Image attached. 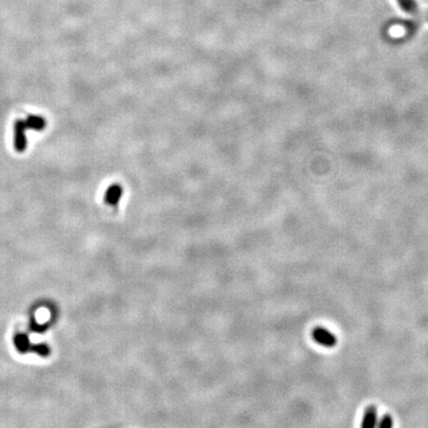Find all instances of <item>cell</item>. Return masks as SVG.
<instances>
[{"mask_svg":"<svg viewBox=\"0 0 428 428\" xmlns=\"http://www.w3.org/2000/svg\"><path fill=\"white\" fill-rule=\"evenodd\" d=\"M123 189L118 184H113L108 187L105 193V201L110 205H117L121 199Z\"/></svg>","mask_w":428,"mask_h":428,"instance_id":"cell-3","label":"cell"},{"mask_svg":"<svg viewBox=\"0 0 428 428\" xmlns=\"http://www.w3.org/2000/svg\"><path fill=\"white\" fill-rule=\"evenodd\" d=\"M312 338L314 341L324 347H334L337 344L336 336L326 328L316 327L312 331Z\"/></svg>","mask_w":428,"mask_h":428,"instance_id":"cell-1","label":"cell"},{"mask_svg":"<svg viewBox=\"0 0 428 428\" xmlns=\"http://www.w3.org/2000/svg\"><path fill=\"white\" fill-rule=\"evenodd\" d=\"M393 426H394L393 418H392L391 416H389V415L384 416V417L381 419V421L379 422V424H378V427L382 428H392Z\"/></svg>","mask_w":428,"mask_h":428,"instance_id":"cell-9","label":"cell"},{"mask_svg":"<svg viewBox=\"0 0 428 428\" xmlns=\"http://www.w3.org/2000/svg\"><path fill=\"white\" fill-rule=\"evenodd\" d=\"M28 129H32L35 131H42L46 126V120L37 115H30L25 120Z\"/></svg>","mask_w":428,"mask_h":428,"instance_id":"cell-6","label":"cell"},{"mask_svg":"<svg viewBox=\"0 0 428 428\" xmlns=\"http://www.w3.org/2000/svg\"><path fill=\"white\" fill-rule=\"evenodd\" d=\"M31 329L35 332H43L47 329V326L45 324H41V323H37V322H32L31 323Z\"/></svg>","mask_w":428,"mask_h":428,"instance_id":"cell-10","label":"cell"},{"mask_svg":"<svg viewBox=\"0 0 428 428\" xmlns=\"http://www.w3.org/2000/svg\"><path fill=\"white\" fill-rule=\"evenodd\" d=\"M13 343H14L15 348L21 353H26V352L31 350L32 344L30 342L28 335H26V334H23V333L16 334L14 339H13Z\"/></svg>","mask_w":428,"mask_h":428,"instance_id":"cell-5","label":"cell"},{"mask_svg":"<svg viewBox=\"0 0 428 428\" xmlns=\"http://www.w3.org/2000/svg\"><path fill=\"white\" fill-rule=\"evenodd\" d=\"M401 8L408 13H416L418 11V4L416 0H397Z\"/></svg>","mask_w":428,"mask_h":428,"instance_id":"cell-7","label":"cell"},{"mask_svg":"<svg viewBox=\"0 0 428 428\" xmlns=\"http://www.w3.org/2000/svg\"><path fill=\"white\" fill-rule=\"evenodd\" d=\"M34 353L42 356V357H46L51 353V349L50 347L45 344V343H41V344H36V345H32L31 346V350Z\"/></svg>","mask_w":428,"mask_h":428,"instance_id":"cell-8","label":"cell"},{"mask_svg":"<svg viewBox=\"0 0 428 428\" xmlns=\"http://www.w3.org/2000/svg\"><path fill=\"white\" fill-rule=\"evenodd\" d=\"M28 129L25 120L18 119L14 123V146L18 152H23L27 147L26 130Z\"/></svg>","mask_w":428,"mask_h":428,"instance_id":"cell-2","label":"cell"},{"mask_svg":"<svg viewBox=\"0 0 428 428\" xmlns=\"http://www.w3.org/2000/svg\"><path fill=\"white\" fill-rule=\"evenodd\" d=\"M378 425V412L375 407H369L363 416L362 419V428H375Z\"/></svg>","mask_w":428,"mask_h":428,"instance_id":"cell-4","label":"cell"}]
</instances>
